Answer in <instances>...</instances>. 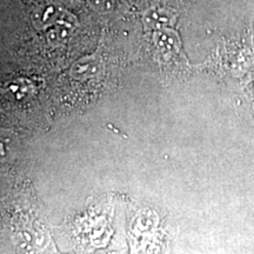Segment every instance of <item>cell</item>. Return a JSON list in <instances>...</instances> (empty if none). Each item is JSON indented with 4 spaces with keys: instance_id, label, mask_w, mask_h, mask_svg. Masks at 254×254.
<instances>
[{
    "instance_id": "cell-3",
    "label": "cell",
    "mask_w": 254,
    "mask_h": 254,
    "mask_svg": "<svg viewBox=\"0 0 254 254\" xmlns=\"http://www.w3.org/2000/svg\"><path fill=\"white\" fill-rule=\"evenodd\" d=\"M73 19L69 15H63L55 25L51 26L47 38L52 44H62L69 37L72 32Z\"/></svg>"
},
{
    "instance_id": "cell-2",
    "label": "cell",
    "mask_w": 254,
    "mask_h": 254,
    "mask_svg": "<svg viewBox=\"0 0 254 254\" xmlns=\"http://www.w3.org/2000/svg\"><path fill=\"white\" fill-rule=\"evenodd\" d=\"M62 17L63 12L58 6L47 5L37 9L36 13L32 15V20H33L34 26L38 28H46L55 25Z\"/></svg>"
},
{
    "instance_id": "cell-4",
    "label": "cell",
    "mask_w": 254,
    "mask_h": 254,
    "mask_svg": "<svg viewBox=\"0 0 254 254\" xmlns=\"http://www.w3.org/2000/svg\"><path fill=\"white\" fill-rule=\"evenodd\" d=\"M154 41L163 52H174L179 47V39L177 34L168 28L159 30L154 36Z\"/></svg>"
},
{
    "instance_id": "cell-6",
    "label": "cell",
    "mask_w": 254,
    "mask_h": 254,
    "mask_svg": "<svg viewBox=\"0 0 254 254\" xmlns=\"http://www.w3.org/2000/svg\"><path fill=\"white\" fill-rule=\"evenodd\" d=\"M88 4L98 12H107L112 8L113 0H88Z\"/></svg>"
},
{
    "instance_id": "cell-1",
    "label": "cell",
    "mask_w": 254,
    "mask_h": 254,
    "mask_svg": "<svg viewBox=\"0 0 254 254\" xmlns=\"http://www.w3.org/2000/svg\"><path fill=\"white\" fill-rule=\"evenodd\" d=\"M174 21V15L164 7H152L144 15V24L151 30L168 28Z\"/></svg>"
},
{
    "instance_id": "cell-5",
    "label": "cell",
    "mask_w": 254,
    "mask_h": 254,
    "mask_svg": "<svg viewBox=\"0 0 254 254\" xmlns=\"http://www.w3.org/2000/svg\"><path fill=\"white\" fill-rule=\"evenodd\" d=\"M97 68V64L93 59H88L86 62H81L77 64L73 68V73H74L75 77L80 78L82 75H90L95 71Z\"/></svg>"
}]
</instances>
